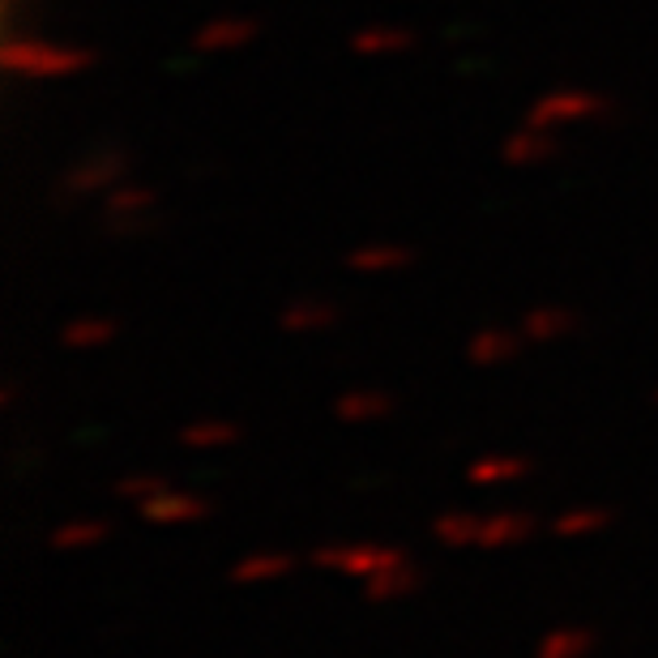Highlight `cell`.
<instances>
[{
    "label": "cell",
    "instance_id": "cell-9",
    "mask_svg": "<svg viewBox=\"0 0 658 658\" xmlns=\"http://www.w3.org/2000/svg\"><path fill=\"white\" fill-rule=\"evenodd\" d=\"M556 155H560V137H556L551 129H539V124H522V129H513L501 146V158L509 163V167H517V171H526V167H543V163H551Z\"/></svg>",
    "mask_w": 658,
    "mask_h": 658
},
{
    "label": "cell",
    "instance_id": "cell-26",
    "mask_svg": "<svg viewBox=\"0 0 658 658\" xmlns=\"http://www.w3.org/2000/svg\"><path fill=\"white\" fill-rule=\"evenodd\" d=\"M650 402H655V406H658V389H650Z\"/></svg>",
    "mask_w": 658,
    "mask_h": 658
},
{
    "label": "cell",
    "instance_id": "cell-18",
    "mask_svg": "<svg viewBox=\"0 0 658 658\" xmlns=\"http://www.w3.org/2000/svg\"><path fill=\"white\" fill-rule=\"evenodd\" d=\"M120 338V321L112 316H99V312H86L74 316L69 325H60V347L69 350H103Z\"/></svg>",
    "mask_w": 658,
    "mask_h": 658
},
{
    "label": "cell",
    "instance_id": "cell-3",
    "mask_svg": "<svg viewBox=\"0 0 658 658\" xmlns=\"http://www.w3.org/2000/svg\"><path fill=\"white\" fill-rule=\"evenodd\" d=\"M316 569L325 573H343V578H377L393 565H406V547H393V543H325L309 556Z\"/></svg>",
    "mask_w": 658,
    "mask_h": 658
},
{
    "label": "cell",
    "instance_id": "cell-15",
    "mask_svg": "<svg viewBox=\"0 0 658 658\" xmlns=\"http://www.w3.org/2000/svg\"><path fill=\"white\" fill-rule=\"evenodd\" d=\"M176 440H180L185 449H193V454H223V449H232V445L244 440V424L223 420V415H201V420L180 427Z\"/></svg>",
    "mask_w": 658,
    "mask_h": 658
},
{
    "label": "cell",
    "instance_id": "cell-11",
    "mask_svg": "<svg viewBox=\"0 0 658 658\" xmlns=\"http://www.w3.org/2000/svg\"><path fill=\"white\" fill-rule=\"evenodd\" d=\"M539 535V517L526 513V509H501V513H488L483 517V551H509V547H522Z\"/></svg>",
    "mask_w": 658,
    "mask_h": 658
},
{
    "label": "cell",
    "instance_id": "cell-23",
    "mask_svg": "<svg viewBox=\"0 0 658 658\" xmlns=\"http://www.w3.org/2000/svg\"><path fill=\"white\" fill-rule=\"evenodd\" d=\"M599 650V633L594 628H581V624H565V628H551L543 633L535 658H590Z\"/></svg>",
    "mask_w": 658,
    "mask_h": 658
},
{
    "label": "cell",
    "instance_id": "cell-1",
    "mask_svg": "<svg viewBox=\"0 0 658 658\" xmlns=\"http://www.w3.org/2000/svg\"><path fill=\"white\" fill-rule=\"evenodd\" d=\"M0 65L13 78H35V81H65L81 78L99 65V52L86 43H56L40 40V35H13L0 52Z\"/></svg>",
    "mask_w": 658,
    "mask_h": 658
},
{
    "label": "cell",
    "instance_id": "cell-6",
    "mask_svg": "<svg viewBox=\"0 0 658 658\" xmlns=\"http://www.w3.org/2000/svg\"><path fill=\"white\" fill-rule=\"evenodd\" d=\"M334 325H343V304L325 300V295H300V300L278 309V330L291 338H312V334H325Z\"/></svg>",
    "mask_w": 658,
    "mask_h": 658
},
{
    "label": "cell",
    "instance_id": "cell-17",
    "mask_svg": "<svg viewBox=\"0 0 658 658\" xmlns=\"http://www.w3.org/2000/svg\"><path fill=\"white\" fill-rule=\"evenodd\" d=\"M531 475H535V462H531V458H517V454H488V458L466 466V483H475V488L526 483Z\"/></svg>",
    "mask_w": 658,
    "mask_h": 658
},
{
    "label": "cell",
    "instance_id": "cell-7",
    "mask_svg": "<svg viewBox=\"0 0 658 658\" xmlns=\"http://www.w3.org/2000/svg\"><path fill=\"white\" fill-rule=\"evenodd\" d=\"M420 261V253L411 244H398V239H368V244H355L343 266L350 274H364V278H386V274L411 270Z\"/></svg>",
    "mask_w": 658,
    "mask_h": 658
},
{
    "label": "cell",
    "instance_id": "cell-5",
    "mask_svg": "<svg viewBox=\"0 0 658 658\" xmlns=\"http://www.w3.org/2000/svg\"><path fill=\"white\" fill-rule=\"evenodd\" d=\"M137 517L146 526H197V522L214 517V504L197 492H185V488H167L155 501L137 504Z\"/></svg>",
    "mask_w": 658,
    "mask_h": 658
},
{
    "label": "cell",
    "instance_id": "cell-22",
    "mask_svg": "<svg viewBox=\"0 0 658 658\" xmlns=\"http://www.w3.org/2000/svg\"><path fill=\"white\" fill-rule=\"evenodd\" d=\"M607 526H616V509H607V504H578V509H565L560 517H551V535L556 539L603 535Z\"/></svg>",
    "mask_w": 658,
    "mask_h": 658
},
{
    "label": "cell",
    "instance_id": "cell-2",
    "mask_svg": "<svg viewBox=\"0 0 658 658\" xmlns=\"http://www.w3.org/2000/svg\"><path fill=\"white\" fill-rule=\"evenodd\" d=\"M133 155L124 146H99L86 158L69 163L56 180V201L60 205H81V201H103L129 176Z\"/></svg>",
    "mask_w": 658,
    "mask_h": 658
},
{
    "label": "cell",
    "instance_id": "cell-12",
    "mask_svg": "<svg viewBox=\"0 0 658 658\" xmlns=\"http://www.w3.org/2000/svg\"><path fill=\"white\" fill-rule=\"evenodd\" d=\"M398 411L393 393L386 389H347L334 398V420L347 427H364V424H381Z\"/></svg>",
    "mask_w": 658,
    "mask_h": 658
},
{
    "label": "cell",
    "instance_id": "cell-20",
    "mask_svg": "<svg viewBox=\"0 0 658 658\" xmlns=\"http://www.w3.org/2000/svg\"><path fill=\"white\" fill-rule=\"evenodd\" d=\"M103 219H142V214H158V189L142 185V180H120L112 193L99 201Z\"/></svg>",
    "mask_w": 658,
    "mask_h": 658
},
{
    "label": "cell",
    "instance_id": "cell-21",
    "mask_svg": "<svg viewBox=\"0 0 658 658\" xmlns=\"http://www.w3.org/2000/svg\"><path fill=\"white\" fill-rule=\"evenodd\" d=\"M415 43L420 40H415L411 26H364V31L350 35V52L377 60V56H402V52H411Z\"/></svg>",
    "mask_w": 658,
    "mask_h": 658
},
{
    "label": "cell",
    "instance_id": "cell-19",
    "mask_svg": "<svg viewBox=\"0 0 658 658\" xmlns=\"http://www.w3.org/2000/svg\"><path fill=\"white\" fill-rule=\"evenodd\" d=\"M432 539L449 551H470L483 539V517L470 513V509H449L440 517H432Z\"/></svg>",
    "mask_w": 658,
    "mask_h": 658
},
{
    "label": "cell",
    "instance_id": "cell-13",
    "mask_svg": "<svg viewBox=\"0 0 658 658\" xmlns=\"http://www.w3.org/2000/svg\"><path fill=\"white\" fill-rule=\"evenodd\" d=\"M522 347H526L522 330L488 325V330L470 334V343H466V359H470L475 368H504V364H513V359L522 355Z\"/></svg>",
    "mask_w": 658,
    "mask_h": 658
},
{
    "label": "cell",
    "instance_id": "cell-8",
    "mask_svg": "<svg viewBox=\"0 0 658 658\" xmlns=\"http://www.w3.org/2000/svg\"><path fill=\"white\" fill-rule=\"evenodd\" d=\"M522 338L531 347H556L565 338L581 334V312L578 309H565V304H539V309L522 312Z\"/></svg>",
    "mask_w": 658,
    "mask_h": 658
},
{
    "label": "cell",
    "instance_id": "cell-10",
    "mask_svg": "<svg viewBox=\"0 0 658 658\" xmlns=\"http://www.w3.org/2000/svg\"><path fill=\"white\" fill-rule=\"evenodd\" d=\"M261 35V22L257 18H244V13H223V18H210L205 26H197L193 47L197 52H239Z\"/></svg>",
    "mask_w": 658,
    "mask_h": 658
},
{
    "label": "cell",
    "instance_id": "cell-4",
    "mask_svg": "<svg viewBox=\"0 0 658 658\" xmlns=\"http://www.w3.org/2000/svg\"><path fill=\"white\" fill-rule=\"evenodd\" d=\"M612 116V99L599 94V90H581V86H560V90H547L543 99H535V108L526 112V124H539V129H569V124H585V120H603Z\"/></svg>",
    "mask_w": 658,
    "mask_h": 658
},
{
    "label": "cell",
    "instance_id": "cell-24",
    "mask_svg": "<svg viewBox=\"0 0 658 658\" xmlns=\"http://www.w3.org/2000/svg\"><path fill=\"white\" fill-rule=\"evenodd\" d=\"M112 535V522L108 517H69L52 531V551H90Z\"/></svg>",
    "mask_w": 658,
    "mask_h": 658
},
{
    "label": "cell",
    "instance_id": "cell-14",
    "mask_svg": "<svg viewBox=\"0 0 658 658\" xmlns=\"http://www.w3.org/2000/svg\"><path fill=\"white\" fill-rule=\"evenodd\" d=\"M295 551H278V547H261V551H248L244 560L232 565V585H270L282 581L287 573H295Z\"/></svg>",
    "mask_w": 658,
    "mask_h": 658
},
{
    "label": "cell",
    "instance_id": "cell-25",
    "mask_svg": "<svg viewBox=\"0 0 658 658\" xmlns=\"http://www.w3.org/2000/svg\"><path fill=\"white\" fill-rule=\"evenodd\" d=\"M167 488H176L171 475H163V470H142V475H124V479H116L112 492L129 504H146V501H155L158 492H167Z\"/></svg>",
    "mask_w": 658,
    "mask_h": 658
},
{
    "label": "cell",
    "instance_id": "cell-16",
    "mask_svg": "<svg viewBox=\"0 0 658 658\" xmlns=\"http://www.w3.org/2000/svg\"><path fill=\"white\" fill-rule=\"evenodd\" d=\"M427 585V573L420 565H393L386 573H377V578L364 581V599L368 603H402V599H411V594H420Z\"/></svg>",
    "mask_w": 658,
    "mask_h": 658
}]
</instances>
